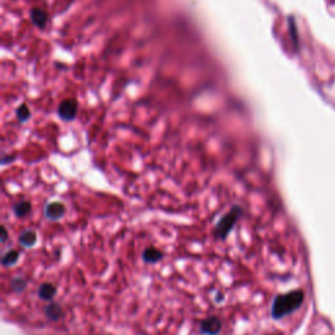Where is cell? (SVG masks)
Segmentation results:
<instances>
[{"mask_svg": "<svg viewBox=\"0 0 335 335\" xmlns=\"http://www.w3.org/2000/svg\"><path fill=\"white\" fill-rule=\"evenodd\" d=\"M303 297V293L300 291H293L290 293L279 296L272 305V315L275 318H282L284 315L290 314L301 305Z\"/></svg>", "mask_w": 335, "mask_h": 335, "instance_id": "1", "label": "cell"}, {"mask_svg": "<svg viewBox=\"0 0 335 335\" xmlns=\"http://www.w3.org/2000/svg\"><path fill=\"white\" fill-rule=\"evenodd\" d=\"M240 215H241V209H238V207H234V209H232L230 212L227 213V215L217 223L216 228H215V234H216L217 237H227V234H228L229 230L233 228V225L236 224V221L238 220Z\"/></svg>", "mask_w": 335, "mask_h": 335, "instance_id": "2", "label": "cell"}, {"mask_svg": "<svg viewBox=\"0 0 335 335\" xmlns=\"http://www.w3.org/2000/svg\"><path fill=\"white\" fill-rule=\"evenodd\" d=\"M221 330V321L217 317H209L200 322V333L205 335H217Z\"/></svg>", "mask_w": 335, "mask_h": 335, "instance_id": "3", "label": "cell"}, {"mask_svg": "<svg viewBox=\"0 0 335 335\" xmlns=\"http://www.w3.org/2000/svg\"><path fill=\"white\" fill-rule=\"evenodd\" d=\"M65 212V207L61 202H54L50 205L46 206L45 215L50 220H59L61 217H63Z\"/></svg>", "mask_w": 335, "mask_h": 335, "instance_id": "4", "label": "cell"}, {"mask_svg": "<svg viewBox=\"0 0 335 335\" xmlns=\"http://www.w3.org/2000/svg\"><path fill=\"white\" fill-rule=\"evenodd\" d=\"M57 288L50 284V283H43L40 288H38V296L42 300H51L55 296Z\"/></svg>", "mask_w": 335, "mask_h": 335, "instance_id": "5", "label": "cell"}, {"mask_svg": "<svg viewBox=\"0 0 335 335\" xmlns=\"http://www.w3.org/2000/svg\"><path fill=\"white\" fill-rule=\"evenodd\" d=\"M45 314L47 318L50 319H59L63 317V309L59 304L57 303H51L46 307Z\"/></svg>", "mask_w": 335, "mask_h": 335, "instance_id": "6", "label": "cell"}, {"mask_svg": "<svg viewBox=\"0 0 335 335\" xmlns=\"http://www.w3.org/2000/svg\"><path fill=\"white\" fill-rule=\"evenodd\" d=\"M19 241H20L21 245L25 246V248H30V246L34 245L36 241H37V234L29 229V230H25V232L21 233Z\"/></svg>", "mask_w": 335, "mask_h": 335, "instance_id": "7", "label": "cell"}, {"mask_svg": "<svg viewBox=\"0 0 335 335\" xmlns=\"http://www.w3.org/2000/svg\"><path fill=\"white\" fill-rule=\"evenodd\" d=\"M164 254L160 251V250L157 249H153V248H149V249H147L146 251H144L143 254V259L147 263H156V262H159L161 258H163Z\"/></svg>", "mask_w": 335, "mask_h": 335, "instance_id": "8", "label": "cell"}, {"mask_svg": "<svg viewBox=\"0 0 335 335\" xmlns=\"http://www.w3.org/2000/svg\"><path fill=\"white\" fill-rule=\"evenodd\" d=\"M19 258H20V254L17 250H9L3 257V266H13L15 263H17Z\"/></svg>", "mask_w": 335, "mask_h": 335, "instance_id": "9", "label": "cell"}, {"mask_svg": "<svg viewBox=\"0 0 335 335\" xmlns=\"http://www.w3.org/2000/svg\"><path fill=\"white\" fill-rule=\"evenodd\" d=\"M30 209H32V207H30V203H29V202H21V203H17V205L15 206L13 211H15V213H16L17 216H25V215H28V213L30 212Z\"/></svg>", "mask_w": 335, "mask_h": 335, "instance_id": "10", "label": "cell"}, {"mask_svg": "<svg viewBox=\"0 0 335 335\" xmlns=\"http://www.w3.org/2000/svg\"><path fill=\"white\" fill-rule=\"evenodd\" d=\"M11 286H12V290L15 292H20L26 287V282H25L24 278H15L11 283Z\"/></svg>", "mask_w": 335, "mask_h": 335, "instance_id": "11", "label": "cell"}]
</instances>
